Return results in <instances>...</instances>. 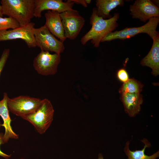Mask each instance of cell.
Segmentation results:
<instances>
[{
	"label": "cell",
	"instance_id": "cell-1",
	"mask_svg": "<svg viewBox=\"0 0 159 159\" xmlns=\"http://www.w3.org/2000/svg\"><path fill=\"white\" fill-rule=\"evenodd\" d=\"M119 17V14L116 13L111 18L104 19L97 16L95 8H93L90 17L91 28L81 39V44L84 45L88 41L91 40L94 47H98L103 38L118 26L117 21Z\"/></svg>",
	"mask_w": 159,
	"mask_h": 159
},
{
	"label": "cell",
	"instance_id": "cell-2",
	"mask_svg": "<svg viewBox=\"0 0 159 159\" xmlns=\"http://www.w3.org/2000/svg\"><path fill=\"white\" fill-rule=\"evenodd\" d=\"M3 15L15 19L20 26L31 22L34 17L35 0H1Z\"/></svg>",
	"mask_w": 159,
	"mask_h": 159
},
{
	"label": "cell",
	"instance_id": "cell-3",
	"mask_svg": "<svg viewBox=\"0 0 159 159\" xmlns=\"http://www.w3.org/2000/svg\"><path fill=\"white\" fill-rule=\"evenodd\" d=\"M54 110L51 102L47 99L42 100L39 107L33 112L22 117L31 123L40 134L44 133L53 120Z\"/></svg>",
	"mask_w": 159,
	"mask_h": 159
},
{
	"label": "cell",
	"instance_id": "cell-4",
	"mask_svg": "<svg viewBox=\"0 0 159 159\" xmlns=\"http://www.w3.org/2000/svg\"><path fill=\"white\" fill-rule=\"evenodd\" d=\"M159 23V17L153 18L144 25L138 27H126L108 34L101 42H110L116 39L125 40L141 33L147 34L152 39L159 36L156 28Z\"/></svg>",
	"mask_w": 159,
	"mask_h": 159
},
{
	"label": "cell",
	"instance_id": "cell-5",
	"mask_svg": "<svg viewBox=\"0 0 159 159\" xmlns=\"http://www.w3.org/2000/svg\"><path fill=\"white\" fill-rule=\"evenodd\" d=\"M34 34L37 47L41 51L59 54L64 52L65 47L63 42L57 39L44 25L34 28Z\"/></svg>",
	"mask_w": 159,
	"mask_h": 159
},
{
	"label": "cell",
	"instance_id": "cell-6",
	"mask_svg": "<svg viewBox=\"0 0 159 159\" xmlns=\"http://www.w3.org/2000/svg\"><path fill=\"white\" fill-rule=\"evenodd\" d=\"M41 101L39 98L20 95L12 98H9L8 107L9 112L22 118L34 112Z\"/></svg>",
	"mask_w": 159,
	"mask_h": 159
},
{
	"label": "cell",
	"instance_id": "cell-7",
	"mask_svg": "<svg viewBox=\"0 0 159 159\" xmlns=\"http://www.w3.org/2000/svg\"><path fill=\"white\" fill-rule=\"evenodd\" d=\"M60 61V54L41 51L34 59L33 66L39 74L53 75L57 73Z\"/></svg>",
	"mask_w": 159,
	"mask_h": 159
},
{
	"label": "cell",
	"instance_id": "cell-8",
	"mask_svg": "<svg viewBox=\"0 0 159 159\" xmlns=\"http://www.w3.org/2000/svg\"><path fill=\"white\" fill-rule=\"evenodd\" d=\"M66 38L75 39L84 25L85 19L77 10L73 9L60 14Z\"/></svg>",
	"mask_w": 159,
	"mask_h": 159
},
{
	"label": "cell",
	"instance_id": "cell-9",
	"mask_svg": "<svg viewBox=\"0 0 159 159\" xmlns=\"http://www.w3.org/2000/svg\"><path fill=\"white\" fill-rule=\"evenodd\" d=\"M35 23L31 22L26 25L10 30L0 31V42L16 39L24 41L29 48L37 47L34 34Z\"/></svg>",
	"mask_w": 159,
	"mask_h": 159
},
{
	"label": "cell",
	"instance_id": "cell-10",
	"mask_svg": "<svg viewBox=\"0 0 159 159\" xmlns=\"http://www.w3.org/2000/svg\"><path fill=\"white\" fill-rule=\"evenodd\" d=\"M133 18L145 22L155 17H159V9L150 0H136L129 7Z\"/></svg>",
	"mask_w": 159,
	"mask_h": 159
},
{
	"label": "cell",
	"instance_id": "cell-11",
	"mask_svg": "<svg viewBox=\"0 0 159 159\" xmlns=\"http://www.w3.org/2000/svg\"><path fill=\"white\" fill-rule=\"evenodd\" d=\"M74 4L71 0L66 1L62 0H35L34 17L40 18L42 12L46 10L56 11L60 13L72 10Z\"/></svg>",
	"mask_w": 159,
	"mask_h": 159
},
{
	"label": "cell",
	"instance_id": "cell-12",
	"mask_svg": "<svg viewBox=\"0 0 159 159\" xmlns=\"http://www.w3.org/2000/svg\"><path fill=\"white\" fill-rule=\"evenodd\" d=\"M60 14L56 11H47L44 14L46 22L44 25L54 36L64 42L66 38Z\"/></svg>",
	"mask_w": 159,
	"mask_h": 159
},
{
	"label": "cell",
	"instance_id": "cell-13",
	"mask_svg": "<svg viewBox=\"0 0 159 159\" xmlns=\"http://www.w3.org/2000/svg\"><path fill=\"white\" fill-rule=\"evenodd\" d=\"M9 97L6 92L3 94V99L0 101V116L3 123L1 126L5 129V133L3 136V144L7 143L9 139H18L19 135L13 130L11 125V120L9 116L7 102Z\"/></svg>",
	"mask_w": 159,
	"mask_h": 159
},
{
	"label": "cell",
	"instance_id": "cell-14",
	"mask_svg": "<svg viewBox=\"0 0 159 159\" xmlns=\"http://www.w3.org/2000/svg\"><path fill=\"white\" fill-rule=\"evenodd\" d=\"M153 40V44L150 51L142 59L140 64L150 68L152 70V74L156 76L159 73V36Z\"/></svg>",
	"mask_w": 159,
	"mask_h": 159
},
{
	"label": "cell",
	"instance_id": "cell-15",
	"mask_svg": "<svg viewBox=\"0 0 159 159\" xmlns=\"http://www.w3.org/2000/svg\"><path fill=\"white\" fill-rule=\"evenodd\" d=\"M121 100L125 111L131 117H134L140 110V105L143 102L141 95L139 94L123 93L121 94Z\"/></svg>",
	"mask_w": 159,
	"mask_h": 159
},
{
	"label": "cell",
	"instance_id": "cell-16",
	"mask_svg": "<svg viewBox=\"0 0 159 159\" xmlns=\"http://www.w3.org/2000/svg\"><path fill=\"white\" fill-rule=\"evenodd\" d=\"M95 8L97 14L104 19L112 17L110 12L118 6H122L123 0H97Z\"/></svg>",
	"mask_w": 159,
	"mask_h": 159
},
{
	"label": "cell",
	"instance_id": "cell-17",
	"mask_svg": "<svg viewBox=\"0 0 159 159\" xmlns=\"http://www.w3.org/2000/svg\"><path fill=\"white\" fill-rule=\"evenodd\" d=\"M141 141L145 144L142 150H136L135 151H132L130 150L129 142L128 141L126 142L124 151L127 157V159H156L159 157V151L150 156L145 155V148L150 147L151 145L146 139L144 138Z\"/></svg>",
	"mask_w": 159,
	"mask_h": 159
},
{
	"label": "cell",
	"instance_id": "cell-18",
	"mask_svg": "<svg viewBox=\"0 0 159 159\" xmlns=\"http://www.w3.org/2000/svg\"><path fill=\"white\" fill-rule=\"evenodd\" d=\"M143 85L140 82L134 79H129L123 83L119 92L121 94L123 93L139 94L141 91Z\"/></svg>",
	"mask_w": 159,
	"mask_h": 159
},
{
	"label": "cell",
	"instance_id": "cell-19",
	"mask_svg": "<svg viewBox=\"0 0 159 159\" xmlns=\"http://www.w3.org/2000/svg\"><path fill=\"white\" fill-rule=\"evenodd\" d=\"M20 26L18 22L12 17H0V31L10 29H14Z\"/></svg>",
	"mask_w": 159,
	"mask_h": 159
},
{
	"label": "cell",
	"instance_id": "cell-20",
	"mask_svg": "<svg viewBox=\"0 0 159 159\" xmlns=\"http://www.w3.org/2000/svg\"><path fill=\"white\" fill-rule=\"evenodd\" d=\"M10 51L9 48H5L0 58V75L9 57Z\"/></svg>",
	"mask_w": 159,
	"mask_h": 159
},
{
	"label": "cell",
	"instance_id": "cell-21",
	"mask_svg": "<svg viewBox=\"0 0 159 159\" xmlns=\"http://www.w3.org/2000/svg\"><path fill=\"white\" fill-rule=\"evenodd\" d=\"M118 79L123 83L127 82L129 80V76L126 70L123 68L119 69L117 73Z\"/></svg>",
	"mask_w": 159,
	"mask_h": 159
},
{
	"label": "cell",
	"instance_id": "cell-22",
	"mask_svg": "<svg viewBox=\"0 0 159 159\" xmlns=\"http://www.w3.org/2000/svg\"><path fill=\"white\" fill-rule=\"evenodd\" d=\"M74 3L77 4H80L85 7L87 6L88 4H90L91 1V0H71Z\"/></svg>",
	"mask_w": 159,
	"mask_h": 159
},
{
	"label": "cell",
	"instance_id": "cell-23",
	"mask_svg": "<svg viewBox=\"0 0 159 159\" xmlns=\"http://www.w3.org/2000/svg\"><path fill=\"white\" fill-rule=\"evenodd\" d=\"M4 135L2 133H0V145L1 144H3V136ZM0 156L2 157L5 158H9L11 156L10 155H8L3 152L0 149Z\"/></svg>",
	"mask_w": 159,
	"mask_h": 159
},
{
	"label": "cell",
	"instance_id": "cell-24",
	"mask_svg": "<svg viewBox=\"0 0 159 159\" xmlns=\"http://www.w3.org/2000/svg\"><path fill=\"white\" fill-rule=\"evenodd\" d=\"M3 15L2 6L0 5V17H3Z\"/></svg>",
	"mask_w": 159,
	"mask_h": 159
},
{
	"label": "cell",
	"instance_id": "cell-25",
	"mask_svg": "<svg viewBox=\"0 0 159 159\" xmlns=\"http://www.w3.org/2000/svg\"><path fill=\"white\" fill-rule=\"evenodd\" d=\"M98 159H104L103 156L100 153L99 154Z\"/></svg>",
	"mask_w": 159,
	"mask_h": 159
},
{
	"label": "cell",
	"instance_id": "cell-26",
	"mask_svg": "<svg viewBox=\"0 0 159 159\" xmlns=\"http://www.w3.org/2000/svg\"><path fill=\"white\" fill-rule=\"evenodd\" d=\"M1 123H0V127H1Z\"/></svg>",
	"mask_w": 159,
	"mask_h": 159
}]
</instances>
